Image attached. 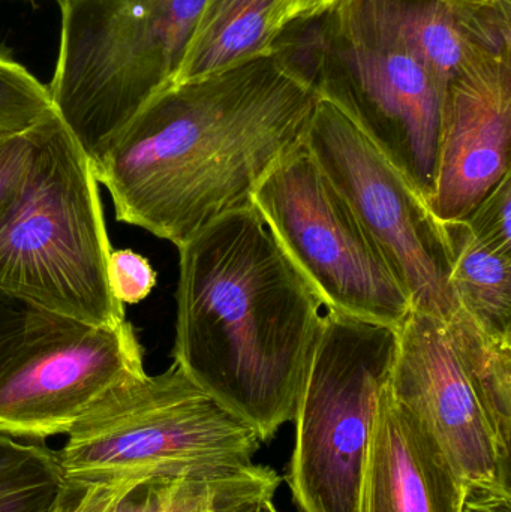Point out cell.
Segmentation results:
<instances>
[{"label": "cell", "instance_id": "obj_1", "mask_svg": "<svg viewBox=\"0 0 511 512\" xmlns=\"http://www.w3.org/2000/svg\"><path fill=\"white\" fill-rule=\"evenodd\" d=\"M315 78L278 48L159 93L93 167L117 221L179 248L251 204L267 173L305 146Z\"/></svg>", "mask_w": 511, "mask_h": 512}, {"label": "cell", "instance_id": "obj_8", "mask_svg": "<svg viewBox=\"0 0 511 512\" xmlns=\"http://www.w3.org/2000/svg\"><path fill=\"white\" fill-rule=\"evenodd\" d=\"M341 72L315 89L338 105L431 200L444 95L396 20L393 0H345L332 12Z\"/></svg>", "mask_w": 511, "mask_h": 512}, {"label": "cell", "instance_id": "obj_5", "mask_svg": "<svg viewBox=\"0 0 511 512\" xmlns=\"http://www.w3.org/2000/svg\"><path fill=\"white\" fill-rule=\"evenodd\" d=\"M56 451L65 478L143 480L252 465L258 433L174 363L114 385Z\"/></svg>", "mask_w": 511, "mask_h": 512}, {"label": "cell", "instance_id": "obj_15", "mask_svg": "<svg viewBox=\"0 0 511 512\" xmlns=\"http://www.w3.org/2000/svg\"><path fill=\"white\" fill-rule=\"evenodd\" d=\"M276 0H206L173 84L198 80L278 50Z\"/></svg>", "mask_w": 511, "mask_h": 512}, {"label": "cell", "instance_id": "obj_30", "mask_svg": "<svg viewBox=\"0 0 511 512\" xmlns=\"http://www.w3.org/2000/svg\"><path fill=\"white\" fill-rule=\"evenodd\" d=\"M479 2L486 3V5H510V0H479Z\"/></svg>", "mask_w": 511, "mask_h": 512}, {"label": "cell", "instance_id": "obj_17", "mask_svg": "<svg viewBox=\"0 0 511 512\" xmlns=\"http://www.w3.org/2000/svg\"><path fill=\"white\" fill-rule=\"evenodd\" d=\"M446 324L501 456L510 462L511 337L486 333L461 307Z\"/></svg>", "mask_w": 511, "mask_h": 512}, {"label": "cell", "instance_id": "obj_16", "mask_svg": "<svg viewBox=\"0 0 511 512\" xmlns=\"http://www.w3.org/2000/svg\"><path fill=\"white\" fill-rule=\"evenodd\" d=\"M446 228L459 307L486 333L511 337V251L477 242L462 224Z\"/></svg>", "mask_w": 511, "mask_h": 512}, {"label": "cell", "instance_id": "obj_11", "mask_svg": "<svg viewBox=\"0 0 511 512\" xmlns=\"http://www.w3.org/2000/svg\"><path fill=\"white\" fill-rule=\"evenodd\" d=\"M389 385L393 397L434 436L467 492L511 495L510 462L501 456L446 321L411 309L398 328Z\"/></svg>", "mask_w": 511, "mask_h": 512}, {"label": "cell", "instance_id": "obj_24", "mask_svg": "<svg viewBox=\"0 0 511 512\" xmlns=\"http://www.w3.org/2000/svg\"><path fill=\"white\" fill-rule=\"evenodd\" d=\"M138 480H80L63 477L50 512H114Z\"/></svg>", "mask_w": 511, "mask_h": 512}, {"label": "cell", "instance_id": "obj_23", "mask_svg": "<svg viewBox=\"0 0 511 512\" xmlns=\"http://www.w3.org/2000/svg\"><path fill=\"white\" fill-rule=\"evenodd\" d=\"M470 236L483 245L511 251V177H504L497 188L474 209L465 221Z\"/></svg>", "mask_w": 511, "mask_h": 512}, {"label": "cell", "instance_id": "obj_19", "mask_svg": "<svg viewBox=\"0 0 511 512\" xmlns=\"http://www.w3.org/2000/svg\"><path fill=\"white\" fill-rule=\"evenodd\" d=\"M51 110L48 87L0 54V135L26 131Z\"/></svg>", "mask_w": 511, "mask_h": 512}, {"label": "cell", "instance_id": "obj_27", "mask_svg": "<svg viewBox=\"0 0 511 512\" xmlns=\"http://www.w3.org/2000/svg\"><path fill=\"white\" fill-rule=\"evenodd\" d=\"M62 481L63 477L0 496V512H50Z\"/></svg>", "mask_w": 511, "mask_h": 512}, {"label": "cell", "instance_id": "obj_29", "mask_svg": "<svg viewBox=\"0 0 511 512\" xmlns=\"http://www.w3.org/2000/svg\"><path fill=\"white\" fill-rule=\"evenodd\" d=\"M239 512H278L272 502V496L255 499L249 502Z\"/></svg>", "mask_w": 511, "mask_h": 512}, {"label": "cell", "instance_id": "obj_20", "mask_svg": "<svg viewBox=\"0 0 511 512\" xmlns=\"http://www.w3.org/2000/svg\"><path fill=\"white\" fill-rule=\"evenodd\" d=\"M65 319L0 288V375Z\"/></svg>", "mask_w": 511, "mask_h": 512}, {"label": "cell", "instance_id": "obj_13", "mask_svg": "<svg viewBox=\"0 0 511 512\" xmlns=\"http://www.w3.org/2000/svg\"><path fill=\"white\" fill-rule=\"evenodd\" d=\"M467 487L434 436L393 397L378 402L359 512H461Z\"/></svg>", "mask_w": 511, "mask_h": 512}, {"label": "cell", "instance_id": "obj_12", "mask_svg": "<svg viewBox=\"0 0 511 512\" xmlns=\"http://www.w3.org/2000/svg\"><path fill=\"white\" fill-rule=\"evenodd\" d=\"M511 54L486 57L450 81L441 105L431 200L443 224L465 221L510 174Z\"/></svg>", "mask_w": 511, "mask_h": 512}, {"label": "cell", "instance_id": "obj_21", "mask_svg": "<svg viewBox=\"0 0 511 512\" xmlns=\"http://www.w3.org/2000/svg\"><path fill=\"white\" fill-rule=\"evenodd\" d=\"M62 477L56 451L0 435V496Z\"/></svg>", "mask_w": 511, "mask_h": 512}, {"label": "cell", "instance_id": "obj_28", "mask_svg": "<svg viewBox=\"0 0 511 512\" xmlns=\"http://www.w3.org/2000/svg\"><path fill=\"white\" fill-rule=\"evenodd\" d=\"M461 512H511V495L468 490Z\"/></svg>", "mask_w": 511, "mask_h": 512}, {"label": "cell", "instance_id": "obj_18", "mask_svg": "<svg viewBox=\"0 0 511 512\" xmlns=\"http://www.w3.org/2000/svg\"><path fill=\"white\" fill-rule=\"evenodd\" d=\"M228 472L221 468L183 477L143 478L125 493L114 512H198Z\"/></svg>", "mask_w": 511, "mask_h": 512}, {"label": "cell", "instance_id": "obj_10", "mask_svg": "<svg viewBox=\"0 0 511 512\" xmlns=\"http://www.w3.org/2000/svg\"><path fill=\"white\" fill-rule=\"evenodd\" d=\"M138 370L144 349L131 322L93 327L65 319L0 375V435L35 444L68 435Z\"/></svg>", "mask_w": 511, "mask_h": 512}, {"label": "cell", "instance_id": "obj_6", "mask_svg": "<svg viewBox=\"0 0 511 512\" xmlns=\"http://www.w3.org/2000/svg\"><path fill=\"white\" fill-rule=\"evenodd\" d=\"M396 354L395 328L324 313L285 477L300 512H359L375 414Z\"/></svg>", "mask_w": 511, "mask_h": 512}, {"label": "cell", "instance_id": "obj_7", "mask_svg": "<svg viewBox=\"0 0 511 512\" xmlns=\"http://www.w3.org/2000/svg\"><path fill=\"white\" fill-rule=\"evenodd\" d=\"M251 203L326 310L404 324L413 309L407 289L305 146L267 173Z\"/></svg>", "mask_w": 511, "mask_h": 512}, {"label": "cell", "instance_id": "obj_26", "mask_svg": "<svg viewBox=\"0 0 511 512\" xmlns=\"http://www.w3.org/2000/svg\"><path fill=\"white\" fill-rule=\"evenodd\" d=\"M345 0H276L272 9V29L276 35L297 21L332 14Z\"/></svg>", "mask_w": 511, "mask_h": 512}, {"label": "cell", "instance_id": "obj_22", "mask_svg": "<svg viewBox=\"0 0 511 512\" xmlns=\"http://www.w3.org/2000/svg\"><path fill=\"white\" fill-rule=\"evenodd\" d=\"M35 125L17 134L0 135V224L11 215L29 183L35 162Z\"/></svg>", "mask_w": 511, "mask_h": 512}, {"label": "cell", "instance_id": "obj_4", "mask_svg": "<svg viewBox=\"0 0 511 512\" xmlns=\"http://www.w3.org/2000/svg\"><path fill=\"white\" fill-rule=\"evenodd\" d=\"M51 108L93 167L173 86L206 0H57Z\"/></svg>", "mask_w": 511, "mask_h": 512}, {"label": "cell", "instance_id": "obj_9", "mask_svg": "<svg viewBox=\"0 0 511 512\" xmlns=\"http://www.w3.org/2000/svg\"><path fill=\"white\" fill-rule=\"evenodd\" d=\"M305 147L386 256L411 307L449 321L459 309L452 288L453 249L446 224L426 198L318 92Z\"/></svg>", "mask_w": 511, "mask_h": 512}, {"label": "cell", "instance_id": "obj_25", "mask_svg": "<svg viewBox=\"0 0 511 512\" xmlns=\"http://www.w3.org/2000/svg\"><path fill=\"white\" fill-rule=\"evenodd\" d=\"M108 277L114 297L123 306L138 304L149 297L158 280V274L149 259L132 249L111 251Z\"/></svg>", "mask_w": 511, "mask_h": 512}, {"label": "cell", "instance_id": "obj_3", "mask_svg": "<svg viewBox=\"0 0 511 512\" xmlns=\"http://www.w3.org/2000/svg\"><path fill=\"white\" fill-rule=\"evenodd\" d=\"M23 197L0 224V288L93 327L126 321L108 277L110 237L89 156L53 110L35 125Z\"/></svg>", "mask_w": 511, "mask_h": 512}, {"label": "cell", "instance_id": "obj_14", "mask_svg": "<svg viewBox=\"0 0 511 512\" xmlns=\"http://www.w3.org/2000/svg\"><path fill=\"white\" fill-rule=\"evenodd\" d=\"M402 35L446 93L450 81L486 57L511 54L510 5L479 0H393Z\"/></svg>", "mask_w": 511, "mask_h": 512}, {"label": "cell", "instance_id": "obj_2", "mask_svg": "<svg viewBox=\"0 0 511 512\" xmlns=\"http://www.w3.org/2000/svg\"><path fill=\"white\" fill-rule=\"evenodd\" d=\"M173 361L269 441L290 423L324 304L251 204L179 246Z\"/></svg>", "mask_w": 511, "mask_h": 512}]
</instances>
